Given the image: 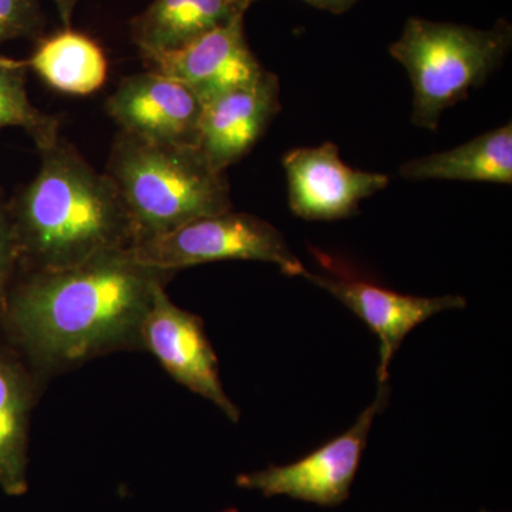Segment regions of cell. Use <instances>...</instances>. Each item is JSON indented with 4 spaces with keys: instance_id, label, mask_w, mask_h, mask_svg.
Instances as JSON below:
<instances>
[{
    "instance_id": "obj_17",
    "label": "cell",
    "mask_w": 512,
    "mask_h": 512,
    "mask_svg": "<svg viewBox=\"0 0 512 512\" xmlns=\"http://www.w3.org/2000/svg\"><path fill=\"white\" fill-rule=\"evenodd\" d=\"M26 69L25 62L0 57V128H23L40 150L60 137L59 120L33 106L26 90Z\"/></svg>"
},
{
    "instance_id": "obj_4",
    "label": "cell",
    "mask_w": 512,
    "mask_h": 512,
    "mask_svg": "<svg viewBox=\"0 0 512 512\" xmlns=\"http://www.w3.org/2000/svg\"><path fill=\"white\" fill-rule=\"evenodd\" d=\"M510 23L474 29L410 18L390 55L409 73L414 126L436 130L441 114L483 86L511 47Z\"/></svg>"
},
{
    "instance_id": "obj_2",
    "label": "cell",
    "mask_w": 512,
    "mask_h": 512,
    "mask_svg": "<svg viewBox=\"0 0 512 512\" xmlns=\"http://www.w3.org/2000/svg\"><path fill=\"white\" fill-rule=\"evenodd\" d=\"M39 153L36 177L8 205L23 274L72 268L136 244L109 175L62 137Z\"/></svg>"
},
{
    "instance_id": "obj_13",
    "label": "cell",
    "mask_w": 512,
    "mask_h": 512,
    "mask_svg": "<svg viewBox=\"0 0 512 512\" xmlns=\"http://www.w3.org/2000/svg\"><path fill=\"white\" fill-rule=\"evenodd\" d=\"M35 379L25 360L0 345V488L8 495L28 491L30 414Z\"/></svg>"
},
{
    "instance_id": "obj_10",
    "label": "cell",
    "mask_w": 512,
    "mask_h": 512,
    "mask_svg": "<svg viewBox=\"0 0 512 512\" xmlns=\"http://www.w3.org/2000/svg\"><path fill=\"white\" fill-rule=\"evenodd\" d=\"M303 278L329 292L376 333L380 342L379 384L389 379V366L404 338L420 323L444 311L466 308L463 296L439 298L403 295L353 276L306 272Z\"/></svg>"
},
{
    "instance_id": "obj_5",
    "label": "cell",
    "mask_w": 512,
    "mask_h": 512,
    "mask_svg": "<svg viewBox=\"0 0 512 512\" xmlns=\"http://www.w3.org/2000/svg\"><path fill=\"white\" fill-rule=\"evenodd\" d=\"M128 252L138 264L171 274L190 266L234 259L268 262L288 276L308 272L279 229L255 215L232 210L138 242Z\"/></svg>"
},
{
    "instance_id": "obj_14",
    "label": "cell",
    "mask_w": 512,
    "mask_h": 512,
    "mask_svg": "<svg viewBox=\"0 0 512 512\" xmlns=\"http://www.w3.org/2000/svg\"><path fill=\"white\" fill-rule=\"evenodd\" d=\"M247 10L245 0H153L131 22V33L147 59L190 45Z\"/></svg>"
},
{
    "instance_id": "obj_21",
    "label": "cell",
    "mask_w": 512,
    "mask_h": 512,
    "mask_svg": "<svg viewBox=\"0 0 512 512\" xmlns=\"http://www.w3.org/2000/svg\"><path fill=\"white\" fill-rule=\"evenodd\" d=\"M55 2L57 12H59L60 20H62L64 29L72 26V18L76 0H53Z\"/></svg>"
},
{
    "instance_id": "obj_16",
    "label": "cell",
    "mask_w": 512,
    "mask_h": 512,
    "mask_svg": "<svg viewBox=\"0 0 512 512\" xmlns=\"http://www.w3.org/2000/svg\"><path fill=\"white\" fill-rule=\"evenodd\" d=\"M25 63L52 89L74 96L99 92L109 76V62L101 47L72 28L40 42Z\"/></svg>"
},
{
    "instance_id": "obj_1",
    "label": "cell",
    "mask_w": 512,
    "mask_h": 512,
    "mask_svg": "<svg viewBox=\"0 0 512 512\" xmlns=\"http://www.w3.org/2000/svg\"><path fill=\"white\" fill-rule=\"evenodd\" d=\"M174 275L138 264L128 249L59 271L26 272L0 306V329L42 373L143 348L144 319Z\"/></svg>"
},
{
    "instance_id": "obj_6",
    "label": "cell",
    "mask_w": 512,
    "mask_h": 512,
    "mask_svg": "<svg viewBox=\"0 0 512 512\" xmlns=\"http://www.w3.org/2000/svg\"><path fill=\"white\" fill-rule=\"evenodd\" d=\"M390 387L379 384L375 402L342 436L289 466H269L265 470L241 474L239 487L261 491L265 497L288 495L320 507H336L349 498L370 429L377 414L389 402Z\"/></svg>"
},
{
    "instance_id": "obj_22",
    "label": "cell",
    "mask_w": 512,
    "mask_h": 512,
    "mask_svg": "<svg viewBox=\"0 0 512 512\" xmlns=\"http://www.w3.org/2000/svg\"><path fill=\"white\" fill-rule=\"evenodd\" d=\"M483 512H488V511H483Z\"/></svg>"
},
{
    "instance_id": "obj_19",
    "label": "cell",
    "mask_w": 512,
    "mask_h": 512,
    "mask_svg": "<svg viewBox=\"0 0 512 512\" xmlns=\"http://www.w3.org/2000/svg\"><path fill=\"white\" fill-rule=\"evenodd\" d=\"M18 269L19 255L15 228H13L8 205L0 202V306L8 296Z\"/></svg>"
},
{
    "instance_id": "obj_7",
    "label": "cell",
    "mask_w": 512,
    "mask_h": 512,
    "mask_svg": "<svg viewBox=\"0 0 512 512\" xmlns=\"http://www.w3.org/2000/svg\"><path fill=\"white\" fill-rule=\"evenodd\" d=\"M141 345L174 380L214 403L237 423L241 413L222 386L218 359L202 319L171 302L165 288L157 292L144 319Z\"/></svg>"
},
{
    "instance_id": "obj_3",
    "label": "cell",
    "mask_w": 512,
    "mask_h": 512,
    "mask_svg": "<svg viewBox=\"0 0 512 512\" xmlns=\"http://www.w3.org/2000/svg\"><path fill=\"white\" fill-rule=\"evenodd\" d=\"M104 173L124 202L136 244L232 210L227 175L197 147L154 143L120 130Z\"/></svg>"
},
{
    "instance_id": "obj_8",
    "label": "cell",
    "mask_w": 512,
    "mask_h": 512,
    "mask_svg": "<svg viewBox=\"0 0 512 512\" xmlns=\"http://www.w3.org/2000/svg\"><path fill=\"white\" fill-rule=\"evenodd\" d=\"M289 208L296 217L309 221H338L353 217L359 204L383 191L387 175L356 170L343 163L339 147L323 143L285 154Z\"/></svg>"
},
{
    "instance_id": "obj_11",
    "label": "cell",
    "mask_w": 512,
    "mask_h": 512,
    "mask_svg": "<svg viewBox=\"0 0 512 512\" xmlns=\"http://www.w3.org/2000/svg\"><path fill=\"white\" fill-rule=\"evenodd\" d=\"M244 16L174 52L147 57L151 70L183 83L204 104L255 82L264 69L248 45Z\"/></svg>"
},
{
    "instance_id": "obj_20",
    "label": "cell",
    "mask_w": 512,
    "mask_h": 512,
    "mask_svg": "<svg viewBox=\"0 0 512 512\" xmlns=\"http://www.w3.org/2000/svg\"><path fill=\"white\" fill-rule=\"evenodd\" d=\"M256 2H261V0H245V5L249 8ZM303 2L309 3V5L320 10H328V12L335 13V15H340V13L348 12L350 8H353L357 0H303Z\"/></svg>"
},
{
    "instance_id": "obj_18",
    "label": "cell",
    "mask_w": 512,
    "mask_h": 512,
    "mask_svg": "<svg viewBox=\"0 0 512 512\" xmlns=\"http://www.w3.org/2000/svg\"><path fill=\"white\" fill-rule=\"evenodd\" d=\"M40 25L39 0H0V45L33 35Z\"/></svg>"
},
{
    "instance_id": "obj_9",
    "label": "cell",
    "mask_w": 512,
    "mask_h": 512,
    "mask_svg": "<svg viewBox=\"0 0 512 512\" xmlns=\"http://www.w3.org/2000/svg\"><path fill=\"white\" fill-rule=\"evenodd\" d=\"M106 110L128 134L198 148L204 103L183 83L156 70L126 77L107 99Z\"/></svg>"
},
{
    "instance_id": "obj_15",
    "label": "cell",
    "mask_w": 512,
    "mask_h": 512,
    "mask_svg": "<svg viewBox=\"0 0 512 512\" xmlns=\"http://www.w3.org/2000/svg\"><path fill=\"white\" fill-rule=\"evenodd\" d=\"M406 180L512 183V126L495 128L443 153L414 158L400 168Z\"/></svg>"
},
{
    "instance_id": "obj_12",
    "label": "cell",
    "mask_w": 512,
    "mask_h": 512,
    "mask_svg": "<svg viewBox=\"0 0 512 512\" xmlns=\"http://www.w3.org/2000/svg\"><path fill=\"white\" fill-rule=\"evenodd\" d=\"M279 79L266 72L255 82L204 104L198 150L215 170L225 173L256 146L281 111Z\"/></svg>"
}]
</instances>
